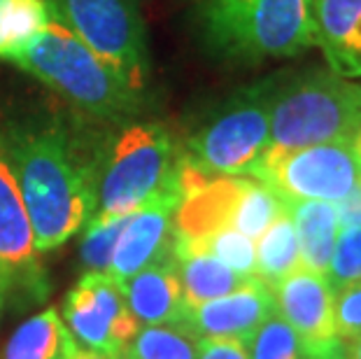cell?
I'll use <instances>...</instances> for the list:
<instances>
[{
	"label": "cell",
	"mask_w": 361,
	"mask_h": 359,
	"mask_svg": "<svg viewBox=\"0 0 361 359\" xmlns=\"http://www.w3.org/2000/svg\"><path fill=\"white\" fill-rule=\"evenodd\" d=\"M3 147L24 198L37 252L61 248L94 215L96 168L59 121L12 126Z\"/></svg>",
	"instance_id": "obj_1"
},
{
	"label": "cell",
	"mask_w": 361,
	"mask_h": 359,
	"mask_svg": "<svg viewBox=\"0 0 361 359\" xmlns=\"http://www.w3.org/2000/svg\"><path fill=\"white\" fill-rule=\"evenodd\" d=\"M47 84L89 119L124 124L142 108V91L130 87L89 44L49 14L35 37L5 56Z\"/></svg>",
	"instance_id": "obj_2"
},
{
	"label": "cell",
	"mask_w": 361,
	"mask_h": 359,
	"mask_svg": "<svg viewBox=\"0 0 361 359\" xmlns=\"http://www.w3.org/2000/svg\"><path fill=\"white\" fill-rule=\"evenodd\" d=\"M207 44L219 56L264 63L314 47L312 0H194Z\"/></svg>",
	"instance_id": "obj_3"
},
{
	"label": "cell",
	"mask_w": 361,
	"mask_h": 359,
	"mask_svg": "<svg viewBox=\"0 0 361 359\" xmlns=\"http://www.w3.org/2000/svg\"><path fill=\"white\" fill-rule=\"evenodd\" d=\"M180 166L182 152L164 124H128L98 159L91 217L130 215L152 198L180 194Z\"/></svg>",
	"instance_id": "obj_4"
},
{
	"label": "cell",
	"mask_w": 361,
	"mask_h": 359,
	"mask_svg": "<svg viewBox=\"0 0 361 359\" xmlns=\"http://www.w3.org/2000/svg\"><path fill=\"white\" fill-rule=\"evenodd\" d=\"M361 126V80L317 68L278 80L271 105L268 150L350 140Z\"/></svg>",
	"instance_id": "obj_5"
},
{
	"label": "cell",
	"mask_w": 361,
	"mask_h": 359,
	"mask_svg": "<svg viewBox=\"0 0 361 359\" xmlns=\"http://www.w3.org/2000/svg\"><path fill=\"white\" fill-rule=\"evenodd\" d=\"M278 78L240 89L187 140L182 162L198 173L250 175L271 140V105Z\"/></svg>",
	"instance_id": "obj_6"
},
{
	"label": "cell",
	"mask_w": 361,
	"mask_h": 359,
	"mask_svg": "<svg viewBox=\"0 0 361 359\" xmlns=\"http://www.w3.org/2000/svg\"><path fill=\"white\" fill-rule=\"evenodd\" d=\"M49 14L71 28L121 80L147 84V33L135 0H44Z\"/></svg>",
	"instance_id": "obj_7"
},
{
	"label": "cell",
	"mask_w": 361,
	"mask_h": 359,
	"mask_svg": "<svg viewBox=\"0 0 361 359\" xmlns=\"http://www.w3.org/2000/svg\"><path fill=\"white\" fill-rule=\"evenodd\" d=\"M252 178L266 182L284 201L338 203L361 180L350 140H331L294 150H266Z\"/></svg>",
	"instance_id": "obj_8"
},
{
	"label": "cell",
	"mask_w": 361,
	"mask_h": 359,
	"mask_svg": "<svg viewBox=\"0 0 361 359\" xmlns=\"http://www.w3.org/2000/svg\"><path fill=\"white\" fill-rule=\"evenodd\" d=\"M63 322L78 346L121 357L135 331L124 289L110 273L87 271L63 301Z\"/></svg>",
	"instance_id": "obj_9"
},
{
	"label": "cell",
	"mask_w": 361,
	"mask_h": 359,
	"mask_svg": "<svg viewBox=\"0 0 361 359\" xmlns=\"http://www.w3.org/2000/svg\"><path fill=\"white\" fill-rule=\"evenodd\" d=\"M271 289L275 310L298 334L305 357L314 359L329 355L341 346L334 317V287L329 285L324 273L298 266Z\"/></svg>",
	"instance_id": "obj_10"
},
{
	"label": "cell",
	"mask_w": 361,
	"mask_h": 359,
	"mask_svg": "<svg viewBox=\"0 0 361 359\" xmlns=\"http://www.w3.org/2000/svg\"><path fill=\"white\" fill-rule=\"evenodd\" d=\"M180 203V194L171 192L152 198L142 208L130 212L128 224L121 231L112 252L107 273L121 285L137 271L164 262L173 255V217Z\"/></svg>",
	"instance_id": "obj_11"
},
{
	"label": "cell",
	"mask_w": 361,
	"mask_h": 359,
	"mask_svg": "<svg viewBox=\"0 0 361 359\" xmlns=\"http://www.w3.org/2000/svg\"><path fill=\"white\" fill-rule=\"evenodd\" d=\"M37 255L24 198L0 138V273L7 276L12 289L28 287L37 292V287H44Z\"/></svg>",
	"instance_id": "obj_12"
},
{
	"label": "cell",
	"mask_w": 361,
	"mask_h": 359,
	"mask_svg": "<svg viewBox=\"0 0 361 359\" xmlns=\"http://www.w3.org/2000/svg\"><path fill=\"white\" fill-rule=\"evenodd\" d=\"M271 312H275L273 289L259 278H252L219 299L189 305L184 324L201 339H238L247 343Z\"/></svg>",
	"instance_id": "obj_13"
},
{
	"label": "cell",
	"mask_w": 361,
	"mask_h": 359,
	"mask_svg": "<svg viewBox=\"0 0 361 359\" xmlns=\"http://www.w3.org/2000/svg\"><path fill=\"white\" fill-rule=\"evenodd\" d=\"M312 30L329 71L361 80V0H312Z\"/></svg>",
	"instance_id": "obj_14"
},
{
	"label": "cell",
	"mask_w": 361,
	"mask_h": 359,
	"mask_svg": "<svg viewBox=\"0 0 361 359\" xmlns=\"http://www.w3.org/2000/svg\"><path fill=\"white\" fill-rule=\"evenodd\" d=\"M124 299L137 324H184L189 303L184 299L173 255L137 271L121 282Z\"/></svg>",
	"instance_id": "obj_15"
},
{
	"label": "cell",
	"mask_w": 361,
	"mask_h": 359,
	"mask_svg": "<svg viewBox=\"0 0 361 359\" xmlns=\"http://www.w3.org/2000/svg\"><path fill=\"white\" fill-rule=\"evenodd\" d=\"M173 264L178 271L184 299L189 305H198L212 299H219L233 289L243 287L252 278L240 276L233 269H228L217 257L207 255L203 250L189 248L187 243L178 241L173 236Z\"/></svg>",
	"instance_id": "obj_16"
},
{
	"label": "cell",
	"mask_w": 361,
	"mask_h": 359,
	"mask_svg": "<svg viewBox=\"0 0 361 359\" xmlns=\"http://www.w3.org/2000/svg\"><path fill=\"white\" fill-rule=\"evenodd\" d=\"M296 229L301 266L314 273H324L331 262L336 238L341 233L336 203L329 201H284Z\"/></svg>",
	"instance_id": "obj_17"
},
{
	"label": "cell",
	"mask_w": 361,
	"mask_h": 359,
	"mask_svg": "<svg viewBox=\"0 0 361 359\" xmlns=\"http://www.w3.org/2000/svg\"><path fill=\"white\" fill-rule=\"evenodd\" d=\"M78 341L56 308H44L24 320L0 350V359H68Z\"/></svg>",
	"instance_id": "obj_18"
},
{
	"label": "cell",
	"mask_w": 361,
	"mask_h": 359,
	"mask_svg": "<svg viewBox=\"0 0 361 359\" xmlns=\"http://www.w3.org/2000/svg\"><path fill=\"white\" fill-rule=\"evenodd\" d=\"M257 252V269L255 276L273 287L291 271L301 266V252H298V238L296 229L291 221L289 212L284 210L282 215L259 236L255 243Z\"/></svg>",
	"instance_id": "obj_19"
},
{
	"label": "cell",
	"mask_w": 361,
	"mask_h": 359,
	"mask_svg": "<svg viewBox=\"0 0 361 359\" xmlns=\"http://www.w3.org/2000/svg\"><path fill=\"white\" fill-rule=\"evenodd\" d=\"M198 336L187 324H142L124 350L126 359H198Z\"/></svg>",
	"instance_id": "obj_20"
},
{
	"label": "cell",
	"mask_w": 361,
	"mask_h": 359,
	"mask_svg": "<svg viewBox=\"0 0 361 359\" xmlns=\"http://www.w3.org/2000/svg\"><path fill=\"white\" fill-rule=\"evenodd\" d=\"M49 21L44 0H3L0 3V59H5L30 37H35Z\"/></svg>",
	"instance_id": "obj_21"
},
{
	"label": "cell",
	"mask_w": 361,
	"mask_h": 359,
	"mask_svg": "<svg viewBox=\"0 0 361 359\" xmlns=\"http://www.w3.org/2000/svg\"><path fill=\"white\" fill-rule=\"evenodd\" d=\"M284 210H287L284 198L280 194H275L266 182L250 175L240 198V205H238L233 229L245 233L247 238L257 241Z\"/></svg>",
	"instance_id": "obj_22"
},
{
	"label": "cell",
	"mask_w": 361,
	"mask_h": 359,
	"mask_svg": "<svg viewBox=\"0 0 361 359\" xmlns=\"http://www.w3.org/2000/svg\"><path fill=\"white\" fill-rule=\"evenodd\" d=\"M250 359H305L303 343L278 310L271 312L247 339Z\"/></svg>",
	"instance_id": "obj_23"
},
{
	"label": "cell",
	"mask_w": 361,
	"mask_h": 359,
	"mask_svg": "<svg viewBox=\"0 0 361 359\" xmlns=\"http://www.w3.org/2000/svg\"><path fill=\"white\" fill-rule=\"evenodd\" d=\"M175 238L187 243L189 248L203 250L207 255L217 257L219 262H224L228 269H233L235 273H240V276L257 278L255 276V269H257L255 241L247 238V236L240 231H235V229H221V231H214L201 241H187V238H180V236H175Z\"/></svg>",
	"instance_id": "obj_24"
},
{
	"label": "cell",
	"mask_w": 361,
	"mask_h": 359,
	"mask_svg": "<svg viewBox=\"0 0 361 359\" xmlns=\"http://www.w3.org/2000/svg\"><path fill=\"white\" fill-rule=\"evenodd\" d=\"M130 215L119 217H91L87 221L82 245H80V259L87 271H105L110 269L112 252L117 248V241L124 226L128 224Z\"/></svg>",
	"instance_id": "obj_25"
},
{
	"label": "cell",
	"mask_w": 361,
	"mask_h": 359,
	"mask_svg": "<svg viewBox=\"0 0 361 359\" xmlns=\"http://www.w3.org/2000/svg\"><path fill=\"white\" fill-rule=\"evenodd\" d=\"M329 285L336 289L361 282V226L341 229L326 269Z\"/></svg>",
	"instance_id": "obj_26"
},
{
	"label": "cell",
	"mask_w": 361,
	"mask_h": 359,
	"mask_svg": "<svg viewBox=\"0 0 361 359\" xmlns=\"http://www.w3.org/2000/svg\"><path fill=\"white\" fill-rule=\"evenodd\" d=\"M334 317H336V334L341 341H350L361 334V282L336 289Z\"/></svg>",
	"instance_id": "obj_27"
},
{
	"label": "cell",
	"mask_w": 361,
	"mask_h": 359,
	"mask_svg": "<svg viewBox=\"0 0 361 359\" xmlns=\"http://www.w3.org/2000/svg\"><path fill=\"white\" fill-rule=\"evenodd\" d=\"M198 359H250L247 343L238 339H201Z\"/></svg>",
	"instance_id": "obj_28"
},
{
	"label": "cell",
	"mask_w": 361,
	"mask_h": 359,
	"mask_svg": "<svg viewBox=\"0 0 361 359\" xmlns=\"http://www.w3.org/2000/svg\"><path fill=\"white\" fill-rule=\"evenodd\" d=\"M336 212H338V221H341V229L361 226V180L348 196L336 203Z\"/></svg>",
	"instance_id": "obj_29"
},
{
	"label": "cell",
	"mask_w": 361,
	"mask_h": 359,
	"mask_svg": "<svg viewBox=\"0 0 361 359\" xmlns=\"http://www.w3.org/2000/svg\"><path fill=\"white\" fill-rule=\"evenodd\" d=\"M68 359H119V357L101 353V350H91V348H80L78 346V348H75V353Z\"/></svg>",
	"instance_id": "obj_30"
},
{
	"label": "cell",
	"mask_w": 361,
	"mask_h": 359,
	"mask_svg": "<svg viewBox=\"0 0 361 359\" xmlns=\"http://www.w3.org/2000/svg\"><path fill=\"white\" fill-rule=\"evenodd\" d=\"M343 343V359H361V334Z\"/></svg>",
	"instance_id": "obj_31"
},
{
	"label": "cell",
	"mask_w": 361,
	"mask_h": 359,
	"mask_svg": "<svg viewBox=\"0 0 361 359\" xmlns=\"http://www.w3.org/2000/svg\"><path fill=\"white\" fill-rule=\"evenodd\" d=\"M10 294H12L10 280H7L5 273H0V320H3V312H5L7 301H10Z\"/></svg>",
	"instance_id": "obj_32"
},
{
	"label": "cell",
	"mask_w": 361,
	"mask_h": 359,
	"mask_svg": "<svg viewBox=\"0 0 361 359\" xmlns=\"http://www.w3.org/2000/svg\"><path fill=\"white\" fill-rule=\"evenodd\" d=\"M352 142V150H355V157H357V164H359V173H361V126L355 131V135L350 138Z\"/></svg>",
	"instance_id": "obj_33"
},
{
	"label": "cell",
	"mask_w": 361,
	"mask_h": 359,
	"mask_svg": "<svg viewBox=\"0 0 361 359\" xmlns=\"http://www.w3.org/2000/svg\"><path fill=\"white\" fill-rule=\"evenodd\" d=\"M314 359H343V343L338 346L334 353H329V355H322V357H314Z\"/></svg>",
	"instance_id": "obj_34"
},
{
	"label": "cell",
	"mask_w": 361,
	"mask_h": 359,
	"mask_svg": "<svg viewBox=\"0 0 361 359\" xmlns=\"http://www.w3.org/2000/svg\"><path fill=\"white\" fill-rule=\"evenodd\" d=\"M0 3H3V0H0Z\"/></svg>",
	"instance_id": "obj_35"
},
{
	"label": "cell",
	"mask_w": 361,
	"mask_h": 359,
	"mask_svg": "<svg viewBox=\"0 0 361 359\" xmlns=\"http://www.w3.org/2000/svg\"><path fill=\"white\" fill-rule=\"evenodd\" d=\"M305 359H308V357H305Z\"/></svg>",
	"instance_id": "obj_36"
}]
</instances>
